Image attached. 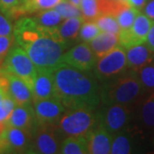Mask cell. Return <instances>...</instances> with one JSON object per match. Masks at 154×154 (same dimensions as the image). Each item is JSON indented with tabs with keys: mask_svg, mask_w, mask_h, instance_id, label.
Listing matches in <instances>:
<instances>
[{
	"mask_svg": "<svg viewBox=\"0 0 154 154\" xmlns=\"http://www.w3.org/2000/svg\"><path fill=\"white\" fill-rule=\"evenodd\" d=\"M15 43L26 51L38 70L54 71L62 64L69 44L61 37L58 28L41 26L35 17L19 18L14 25Z\"/></svg>",
	"mask_w": 154,
	"mask_h": 154,
	"instance_id": "cell-1",
	"label": "cell"
},
{
	"mask_svg": "<svg viewBox=\"0 0 154 154\" xmlns=\"http://www.w3.org/2000/svg\"><path fill=\"white\" fill-rule=\"evenodd\" d=\"M55 97L67 109L97 110L101 103V87L90 72L62 63L53 71Z\"/></svg>",
	"mask_w": 154,
	"mask_h": 154,
	"instance_id": "cell-2",
	"label": "cell"
},
{
	"mask_svg": "<svg viewBox=\"0 0 154 154\" xmlns=\"http://www.w3.org/2000/svg\"><path fill=\"white\" fill-rule=\"evenodd\" d=\"M146 94L136 72L127 70L101 87V105L122 104L136 106Z\"/></svg>",
	"mask_w": 154,
	"mask_h": 154,
	"instance_id": "cell-3",
	"label": "cell"
},
{
	"mask_svg": "<svg viewBox=\"0 0 154 154\" xmlns=\"http://www.w3.org/2000/svg\"><path fill=\"white\" fill-rule=\"evenodd\" d=\"M99 123L98 111L91 109H67L56 129L62 140L70 136H86Z\"/></svg>",
	"mask_w": 154,
	"mask_h": 154,
	"instance_id": "cell-4",
	"label": "cell"
},
{
	"mask_svg": "<svg viewBox=\"0 0 154 154\" xmlns=\"http://www.w3.org/2000/svg\"><path fill=\"white\" fill-rule=\"evenodd\" d=\"M98 111L99 124L114 134L132 125L135 106L122 104L101 105Z\"/></svg>",
	"mask_w": 154,
	"mask_h": 154,
	"instance_id": "cell-5",
	"label": "cell"
},
{
	"mask_svg": "<svg viewBox=\"0 0 154 154\" xmlns=\"http://www.w3.org/2000/svg\"><path fill=\"white\" fill-rule=\"evenodd\" d=\"M5 73L22 79L32 89L38 69L26 51L15 43L4 61Z\"/></svg>",
	"mask_w": 154,
	"mask_h": 154,
	"instance_id": "cell-6",
	"label": "cell"
},
{
	"mask_svg": "<svg viewBox=\"0 0 154 154\" xmlns=\"http://www.w3.org/2000/svg\"><path fill=\"white\" fill-rule=\"evenodd\" d=\"M128 70L126 49L118 45L108 54L98 59L94 75L99 82H106Z\"/></svg>",
	"mask_w": 154,
	"mask_h": 154,
	"instance_id": "cell-7",
	"label": "cell"
},
{
	"mask_svg": "<svg viewBox=\"0 0 154 154\" xmlns=\"http://www.w3.org/2000/svg\"><path fill=\"white\" fill-rule=\"evenodd\" d=\"M32 130L6 127L0 136V153H31Z\"/></svg>",
	"mask_w": 154,
	"mask_h": 154,
	"instance_id": "cell-8",
	"label": "cell"
},
{
	"mask_svg": "<svg viewBox=\"0 0 154 154\" xmlns=\"http://www.w3.org/2000/svg\"><path fill=\"white\" fill-rule=\"evenodd\" d=\"M62 140L55 126L38 124L33 129L31 153H59Z\"/></svg>",
	"mask_w": 154,
	"mask_h": 154,
	"instance_id": "cell-9",
	"label": "cell"
},
{
	"mask_svg": "<svg viewBox=\"0 0 154 154\" xmlns=\"http://www.w3.org/2000/svg\"><path fill=\"white\" fill-rule=\"evenodd\" d=\"M152 23L153 21L140 11L131 28L121 29L119 32V45L125 49H128L134 45L145 43Z\"/></svg>",
	"mask_w": 154,
	"mask_h": 154,
	"instance_id": "cell-10",
	"label": "cell"
},
{
	"mask_svg": "<svg viewBox=\"0 0 154 154\" xmlns=\"http://www.w3.org/2000/svg\"><path fill=\"white\" fill-rule=\"evenodd\" d=\"M98 57L88 43L83 42L66 51L62 57V63L85 72L94 70Z\"/></svg>",
	"mask_w": 154,
	"mask_h": 154,
	"instance_id": "cell-11",
	"label": "cell"
},
{
	"mask_svg": "<svg viewBox=\"0 0 154 154\" xmlns=\"http://www.w3.org/2000/svg\"><path fill=\"white\" fill-rule=\"evenodd\" d=\"M36 120L39 125L56 126L67 108L56 97L33 102Z\"/></svg>",
	"mask_w": 154,
	"mask_h": 154,
	"instance_id": "cell-12",
	"label": "cell"
},
{
	"mask_svg": "<svg viewBox=\"0 0 154 154\" xmlns=\"http://www.w3.org/2000/svg\"><path fill=\"white\" fill-rule=\"evenodd\" d=\"M144 134L137 127L131 126L113 134L110 153L128 154L136 151L138 139L143 138Z\"/></svg>",
	"mask_w": 154,
	"mask_h": 154,
	"instance_id": "cell-13",
	"label": "cell"
},
{
	"mask_svg": "<svg viewBox=\"0 0 154 154\" xmlns=\"http://www.w3.org/2000/svg\"><path fill=\"white\" fill-rule=\"evenodd\" d=\"M134 120L135 126L143 134L154 132V92L146 94L135 106Z\"/></svg>",
	"mask_w": 154,
	"mask_h": 154,
	"instance_id": "cell-14",
	"label": "cell"
},
{
	"mask_svg": "<svg viewBox=\"0 0 154 154\" xmlns=\"http://www.w3.org/2000/svg\"><path fill=\"white\" fill-rule=\"evenodd\" d=\"M88 139V153L108 154L110 153L113 134L105 127L98 125L86 135Z\"/></svg>",
	"mask_w": 154,
	"mask_h": 154,
	"instance_id": "cell-15",
	"label": "cell"
},
{
	"mask_svg": "<svg viewBox=\"0 0 154 154\" xmlns=\"http://www.w3.org/2000/svg\"><path fill=\"white\" fill-rule=\"evenodd\" d=\"M37 125L38 122L33 104L17 105L6 121V127H14L32 131Z\"/></svg>",
	"mask_w": 154,
	"mask_h": 154,
	"instance_id": "cell-16",
	"label": "cell"
},
{
	"mask_svg": "<svg viewBox=\"0 0 154 154\" xmlns=\"http://www.w3.org/2000/svg\"><path fill=\"white\" fill-rule=\"evenodd\" d=\"M33 103L55 97V81L53 72L38 70L33 88Z\"/></svg>",
	"mask_w": 154,
	"mask_h": 154,
	"instance_id": "cell-17",
	"label": "cell"
},
{
	"mask_svg": "<svg viewBox=\"0 0 154 154\" xmlns=\"http://www.w3.org/2000/svg\"><path fill=\"white\" fill-rule=\"evenodd\" d=\"M126 55L128 70L134 72L154 61V52L146 43L126 49Z\"/></svg>",
	"mask_w": 154,
	"mask_h": 154,
	"instance_id": "cell-18",
	"label": "cell"
},
{
	"mask_svg": "<svg viewBox=\"0 0 154 154\" xmlns=\"http://www.w3.org/2000/svg\"><path fill=\"white\" fill-rule=\"evenodd\" d=\"M9 79V96L17 105L33 104V92L22 79L12 74L5 73Z\"/></svg>",
	"mask_w": 154,
	"mask_h": 154,
	"instance_id": "cell-19",
	"label": "cell"
},
{
	"mask_svg": "<svg viewBox=\"0 0 154 154\" xmlns=\"http://www.w3.org/2000/svg\"><path fill=\"white\" fill-rule=\"evenodd\" d=\"M88 44L99 59L108 54L119 45L118 34L109 32H101Z\"/></svg>",
	"mask_w": 154,
	"mask_h": 154,
	"instance_id": "cell-20",
	"label": "cell"
},
{
	"mask_svg": "<svg viewBox=\"0 0 154 154\" xmlns=\"http://www.w3.org/2000/svg\"><path fill=\"white\" fill-rule=\"evenodd\" d=\"M84 22L85 19L83 17H71L65 19L58 27L61 37L68 44L69 42H72L78 38V33Z\"/></svg>",
	"mask_w": 154,
	"mask_h": 154,
	"instance_id": "cell-21",
	"label": "cell"
},
{
	"mask_svg": "<svg viewBox=\"0 0 154 154\" xmlns=\"http://www.w3.org/2000/svg\"><path fill=\"white\" fill-rule=\"evenodd\" d=\"M62 154L88 153V139L86 136H70L62 140L60 152Z\"/></svg>",
	"mask_w": 154,
	"mask_h": 154,
	"instance_id": "cell-22",
	"label": "cell"
},
{
	"mask_svg": "<svg viewBox=\"0 0 154 154\" xmlns=\"http://www.w3.org/2000/svg\"><path fill=\"white\" fill-rule=\"evenodd\" d=\"M63 0H28L23 3L16 12V15L31 14L38 11L54 9L58 4Z\"/></svg>",
	"mask_w": 154,
	"mask_h": 154,
	"instance_id": "cell-23",
	"label": "cell"
},
{
	"mask_svg": "<svg viewBox=\"0 0 154 154\" xmlns=\"http://www.w3.org/2000/svg\"><path fill=\"white\" fill-rule=\"evenodd\" d=\"M34 17L41 26L51 28H58L63 20L55 9L38 11Z\"/></svg>",
	"mask_w": 154,
	"mask_h": 154,
	"instance_id": "cell-24",
	"label": "cell"
},
{
	"mask_svg": "<svg viewBox=\"0 0 154 154\" xmlns=\"http://www.w3.org/2000/svg\"><path fill=\"white\" fill-rule=\"evenodd\" d=\"M79 8L85 21L95 22L101 16L100 0H82Z\"/></svg>",
	"mask_w": 154,
	"mask_h": 154,
	"instance_id": "cell-25",
	"label": "cell"
},
{
	"mask_svg": "<svg viewBox=\"0 0 154 154\" xmlns=\"http://www.w3.org/2000/svg\"><path fill=\"white\" fill-rule=\"evenodd\" d=\"M140 12V11L139 10L132 7L129 4L126 5L122 9H121L120 11L115 16L121 29L131 28Z\"/></svg>",
	"mask_w": 154,
	"mask_h": 154,
	"instance_id": "cell-26",
	"label": "cell"
},
{
	"mask_svg": "<svg viewBox=\"0 0 154 154\" xmlns=\"http://www.w3.org/2000/svg\"><path fill=\"white\" fill-rule=\"evenodd\" d=\"M138 77L146 94L154 92V61L142 67L137 72Z\"/></svg>",
	"mask_w": 154,
	"mask_h": 154,
	"instance_id": "cell-27",
	"label": "cell"
},
{
	"mask_svg": "<svg viewBox=\"0 0 154 154\" xmlns=\"http://www.w3.org/2000/svg\"><path fill=\"white\" fill-rule=\"evenodd\" d=\"M101 29L99 28L96 22L93 21H85L81 27V29L78 33V39L83 42L89 43L96 36L101 33Z\"/></svg>",
	"mask_w": 154,
	"mask_h": 154,
	"instance_id": "cell-28",
	"label": "cell"
},
{
	"mask_svg": "<svg viewBox=\"0 0 154 154\" xmlns=\"http://www.w3.org/2000/svg\"><path fill=\"white\" fill-rule=\"evenodd\" d=\"M102 32H109L118 34L121 28L115 16L110 14H103L95 21Z\"/></svg>",
	"mask_w": 154,
	"mask_h": 154,
	"instance_id": "cell-29",
	"label": "cell"
},
{
	"mask_svg": "<svg viewBox=\"0 0 154 154\" xmlns=\"http://www.w3.org/2000/svg\"><path fill=\"white\" fill-rule=\"evenodd\" d=\"M54 9L60 14L63 20L68 19V18H71V17H82L80 8L72 5L71 3L69 2L68 0L62 1L60 4H58L56 6Z\"/></svg>",
	"mask_w": 154,
	"mask_h": 154,
	"instance_id": "cell-30",
	"label": "cell"
},
{
	"mask_svg": "<svg viewBox=\"0 0 154 154\" xmlns=\"http://www.w3.org/2000/svg\"><path fill=\"white\" fill-rule=\"evenodd\" d=\"M16 102L9 95L0 101V122H5L11 114L12 110L16 107Z\"/></svg>",
	"mask_w": 154,
	"mask_h": 154,
	"instance_id": "cell-31",
	"label": "cell"
},
{
	"mask_svg": "<svg viewBox=\"0 0 154 154\" xmlns=\"http://www.w3.org/2000/svg\"><path fill=\"white\" fill-rule=\"evenodd\" d=\"M14 35V25L11 22V17L0 11V36Z\"/></svg>",
	"mask_w": 154,
	"mask_h": 154,
	"instance_id": "cell-32",
	"label": "cell"
},
{
	"mask_svg": "<svg viewBox=\"0 0 154 154\" xmlns=\"http://www.w3.org/2000/svg\"><path fill=\"white\" fill-rule=\"evenodd\" d=\"M22 5V0H0V11L12 17Z\"/></svg>",
	"mask_w": 154,
	"mask_h": 154,
	"instance_id": "cell-33",
	"label": "cell"
},
{
	"mask_svg": "<svg viewBox=\"0 0 154 154\" xmlns=\"http://www.w3.org/2000/svg\"><path fill=\"white\" fill-rule=\"evenodd\" d=\"M15 44L14 35L11 36H0V59L5 60V57L10 51L11 47Z\"/></svg>",
	"mask_w": 154,
	"mask_h": 154,
	"instance_id": "cell-34",
	"label": "cell"
},
{
	"mask_svg": "<svg viewBox=\"0 0 154 154\" xmlns=\"http://www.w3.org/2000/svg\"><path fill=\"white\" fill-rule=\"evenodd\" d=\"M151 20L154 21V0H148L141 11Z\"/></svg>",
	"mask_w": 154,
	"mask_h": 154,
	"instance_id": "cell-35",
	"label": "cell"
},
{
	"mask_svg": "<svg viewBox=\"0 0 154 154\" xmlns=\"http://www.w3.org/2000/svg\"><path fill=\"white\" fill-rule=\"evenodd\" d=\"M145 43L154 52V21L150 30H149L148 35H147V38H146V40Z\"/></svg>",
	"mask_w": 154,
	"mask_h": 154,
	"instance_id": "cell-36",
	"label": "cell"
},
{
	"mask_svg": "<svg viewBox=\"0 0 154 154\" xmlns=\"http://www.w3.org/2000/svg\"><path fill=\"white\" fill-rule=\"evenodd\" d=\"M148 0H128V4L130 5L137 9L140 11H142V9L144 8V6L146 5V4L147 3Z\"/></svg>",
	"mask_w": 154,
	"mask_h": 154,
	"instance_id": "cell-37",
	"label": "cell"
},
{
	"mask_svg": "<svg viewBox=\"0 0 154 154\" xmlns=\"http://www.w3.org/2000/svg\"><path fill=\"white\" fill-rule=\"evenodd\" d=\"M5 128H6L5 122H0V136L3 134V133L5 132Z\"/></svg>",
	"mask_w": 154,
	"mask_h": 154,
	"instance_id": "cell-38",
	"label": "cell"
},
{
	"mask_svg": "<svg viewBox=\"0 0 154 154\" xmlns=\"http://www.w3.org/2000/svg\"><path fill=\"white\" fill-rule=\"evenodd\" d=\"M7 95H9L8 93H7L6 91H5V90H3V89L0 88V101L4 99V98H5Z\"/></svg>",
	"mask_w": 154,
	"mask_h": 154,
	"instance_id": "cell-39",
	"label": "cell"
},
{
	"mask_svg": "<svg viewBox=\"0 0 154 154\" xmlns=\"http://www.w3.org/2000/svg\"><path fill=\"white\" fill-rule=\"evenodd\" d=\"M69 2H70L72 5H74L76 7H80V4H81V1L82 0H68Z\"/></svg>",
	"mask_w": 154,
	"mask_h": 154,
	"instance_id": "cell-40",
	"label": "cell"
},
{
	"mask_svg": "<svg viewBox=\"0 0 154 154\" xmlns=\"http://www.w3.org/2000/svg\"><path fill=\"white\" fill-rule=\"evenodd\" d=\"M4 61L5 60H1L0 59V75L2 74H5V69H4Z\"/></svg>",
	"mask_w": 154,
	"mask_h": 154,
	"instance_id": "cell-41",
	"label": "cell"
},
{
	"mask_svg": "<svg viewBox=\"0 0 154 154\" xmlns=\"http://www.w3.org/2000/svg\"><path fill=\"white\" fill-rule=\"evenodd\" d=\"M22 4H23V3H25L26 1H28V0H22Z\"/></svg>",
	"mask_w": 154,
	"mask_h": 154,
	"instance_id": "cell-42",
	"label": "cell"
},
{
	"mask_svg": "<svg viewBox=\"0 0 154 154\" xmlns=\"http://www.w3.org/2000/svg\"><path fill=\"white\" fill-rule=\"evenodd\" d=\"M119 1H126V2H128V0H119Z\"/></svg>",
	"mask_w": 154,
	"mask_h": 154,
	"instance_id": "cell-43",
	"label": "cell"
},
{
	"mask_svg": "<svg viewBox=\"0 0 154 154\" xmlns=\"http://www.w3.org/2000/svg\"><path fill=\"white\" fill-rule=\"evenodd\" d=\"M153 146H154V136H153Z\"/></svg>",
	"mask_w": 154,
	"mask_h": 154,
	"instance_id": "cell-44",
	"label": "cell"
}]
</instances>
